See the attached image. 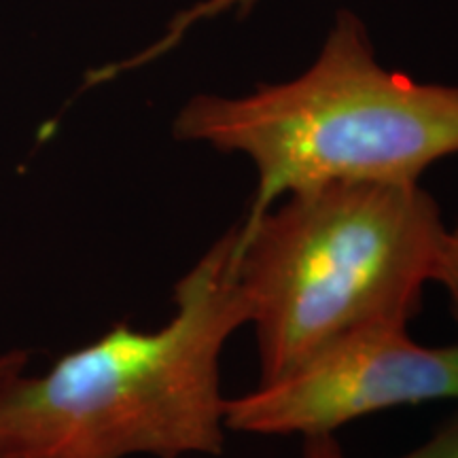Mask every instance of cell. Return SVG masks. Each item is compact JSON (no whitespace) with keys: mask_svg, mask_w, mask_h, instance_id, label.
<instances>
[{"mask_svg":"<svg viewBox=\"0 0 458 458\" xmlns=\"http://www.w3.org/2000/svg\"><path fill=\"white\" fill-rule=\"evenodd\" d=\"M28 363V354L13 351V352H4L0 354V382L7 380V377L21 374Z\"/></svg>","mask_w":458,"mask_h":458,"instance_id":"8","label":"cell"},{"mask_svg":"<svg viewBox=\"0 0 458 458\" xmlns=\"http://www.w3.org/2000/svg\"><path fill=\"white\" fill-rule=\"evenodd\" d=\"M174 134L253 162L257 189L242 221L250 225L289 193L418 182L428 165L458 156V85L386 71L359 17L340 13L306 72L240 98L196 96Z\"/></svg>","mask_w":458,"mask_h":458,"instance_id":"3","label":"cell"},{"mask_svg":"<svg viewBox=\"0 0 458 458\" xmlns=\"http://www.w3.org/2000/svg\"><path fill=\"white\" fill-rule=\"evenodd\" d=\"M458 401V344L428 348L408 323H368L325 342L295 368L225 399L232 433H334L357 418L425 401Z\"/></svg>","mask_w":458,"mask_h":458,"instance_id":"4","label":"cell"},{"mask_svg":"<svg viewBox=\"0 0 458 458\" xmlns=\"http://www.w3.org/2000/svg\"><path fill=\"white\" fill-rule=\"evenodd\" d=\"M236 227V280L259 382L283 376L344 331L410 323L448 232L418 182L303 189Z\"/></svg>","mask_w":458,"mask_h":458,"instance_id":"2","label":"cell"},{"mask_svg":"<svg viewBox=\"0 0 458 458\" xmlns=\"http://www.w3.org/2000/svg\"><path fill=\"white\" fill-rule=\"evenodd\" d=\"M433 283H439L445 289L450 297L452 314L458 323V221L454 227H448L445 232L442 257H439Z\"/></svg>","mask_w":458,"mask_h":458,"instance_id":"6","label":"cell"},{"mask_svg":"<svg viewBox=\"0 0 458 458\" xmlns=\"http://www.w3.org/2000/svg\"><path fill=\"white\" fill-rule=\"evenodd\" d=\"M257 0H204V3H199L198 7H193L189 13H185L181 17L179 21H176L174 28H172V34H170V41H174V37H179V34L185 30L187 26H191L193 21L198 20H210V17H216L223 11H232V9H238V11H244L250 9Z\"/></svg>","mask_w":458,"mask_h":458,"instance_id":"7","label":"cell"},{"mask_svg":"<svg viewBox=\"0 0 458 458\" xmlns=\"http://www.w3.org/2000/svg\"><path fill=\"white\" fill-rule=\"evenodd\" d=\"M300 458H348L334 433L301 437ZM399 458H458V414L445 420L425 444Z\"/></svg>","mask_w":458,"mask_h":458,"instance_id":"5","label":"cell"},{"mask_svg":"<svg viewBox=\"0 0 458 458\" xmlns=\"http://www.w3.org/2000/svg\"><path fill=\"white\" fill-rule=\"evenodd\" d=\"M236 244L233 225L182 274L164 327L119 323L47 374L0 382V458L221 456V354L246 327Z\"/></svg>","mask_w":458,"mask_h":458,"instance_id":"1","label":"cell"}]
</instances>
